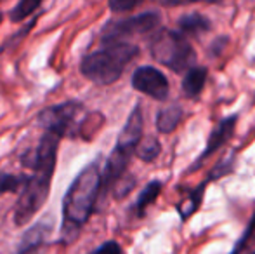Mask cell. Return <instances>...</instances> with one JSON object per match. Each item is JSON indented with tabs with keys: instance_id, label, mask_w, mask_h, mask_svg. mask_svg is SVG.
<instances>
[{
	"instance_id": "cell-1",
	"label": "cell",
	"mask_w": 255,
	"mask_h": 254,
	"mask_svg": "<svg viewBox=\"0 0 255 254\" xmlns=\"http://www.w3.org/2000/svg\"><path fill=\"white\" fill-rule=\"evenodd\" d=\"M61 139L63 138L57 132L45 131L38 143L33 160L30 162L31 174L24 181V187L21 188L19 199L14 207V223L17 227H24L30 223L31 218L47 202Z\"/></svg>"
},
{
	"instance_id": "cell-2",
	"label": "cell",
	"mask_w": 255,
	"mask_h": 254,
	"mask_svg": "<svg viewBox=\"0 0 255 254\" xmlns=\"http://www.w3.org/2000/svg\"><path fill=\"white\" fill-rule=\"evenodd\" d=\"M103 169L98 159L84 167L71 181L63 199V223H61V242L73 244L82 232V227L94 213L101 195Z\"/></svg>"
},
{
	"instance_id": "cell-3",
	"label": "cell",
	"mask_w": 255,
	"mask_h": 254,
	"mask_svg": "<svg viewBox=\"0 0 255 254\" xmlns=\"http://www.w3.org/2000/svg\"><path fill=\"white\" fill-rule=\"evenodd\" d=\"M137 56L139 47L132 42H103L101 49L84 56L80 71L92 84L111 85Z\"/></svg>"
},
{
	"instance_id": "cell-4",
	"label": "cell",
	"mask_w": 255,
	"mask_h": 254,
	"mask_svg": "<svg viewBox=\"0 0 255 254\" xmlns=\"http://www.w3.org/2000/svg\"><path fill=\"white\" fill-rule=\"evenodd\" d=\"M149 54L156 63L175 73H184L196 64V51L191 40L175 28L160 26L149 35Z\"/></svg>"
},
{
	"instance_id": "cell-5",
	"label": "cell",
	"mask_w": 255,
	"mask_h": 254,
	"mask_svg": "<svg viewBox=\"0 0 255 254\" xmlns=\"http://www.w3.org/2000/svg\"><path fill=\"white\" fill-rule=\"evenodd\" d=\"M161 26V14L158 10H146V12L128 16L124 19L108 21L101 30L103 42H130L134 37H149L154 30Z\"/></svg>"
},
{
	"instance_id": "cell-6",
	"label": "cell",
	"mask_w": 255,
	"mask_h": 254,
	"mask_svg": "<svg viewBox=\"0 0 255 254\" xmlns=\"http://www.w3.org/2000/svg\"><path fill=\"white\" fill-rule=\"evenodd\" d=\"M82 113H84V106L80 103L66 101L63 105L44 110L38 115V122L44 127V131H54L61 138H68L80 129Z\"/></svg>"
},
{
	"instance_id": "cell-7",
	"label": "cell",
	"mask_w": 255,
	"mask_h": 254,
	"mask_svg": "<svg viewBox=\"0 0 255 254\" xmlns=\"http://www.w3.org/2000/svg\"><path fill=\"white\" fill-rule=\"evenodd\" d=\"M235 162H236L235 155L224 157L217 166H214L210 171H208L207 178H205L198 187L186 193L184 199L177 204V213H179V216H181V221H188L189 218L200 209V206H202V202H203V195H205V192H207V187L212 183V181L221 180V178L231 174L233 169H235Z\"/></svg>"
},
{
	"instance_id": "cell-8",
	"label": "cell",
	"mask_w": 255,
	"mask_h": 254,
	"mask_svg": "<svg viewBox=\"0 0 255 254\" xmlns=\"http://www.w3.org/2000/svg\"><path fill=\"white\" fill-rule=\"evenodd\" d=\"M130 82L135 91L149 96L156 101H165L168 98V92H170V84H168L167 75H163V71H160L154 66H149V64L139 66L132 73Z\"/></svg>"
},
{
	"instance_id": "cell-9",
	"label": "cell",
	"mask_w": 255,
	"mask_h": 254,
	"mask_svg": "<svg viewBox=\"0 0 255 254\" xmlns=\"http://www.w3.org/2000/svg\"><path fill=\"white\" fill-rule=\"evenodd\" d=\"M236 124H238V115H229V117H226V119L219 120L217 126L212 129V132L208 134L207 145H205L203 152L200 153L195 159V162L186 169V173H195V171H198L205 160L210 159L215 152H219V150L235 136Z\"/></svg>"
},
{
	"instance_id": "cell-10",
	"label": "cell",
	"mask_w": 255,
	"mask_h": 254,
	"mask_svg": "<svg viewBox=\"0 0 255 254\" xmlns=\"http://www.w3.org/2000/svg\"><path fill=\"white\" fill-rule=\"evenodd\" d=\"M142 127H144V117H142L141 105H135L134 110L128 115L127 122H125L124 129L120 131L117 139V146L115 150L127 157H132L135 152V146L142 138Z\"/></svg>"
},
{
	"instance_id": "cell-11",
	"label": "cell",
	"mask_w": 255,
	"mask_h": 254,
	"mask_svg": "<svg viewBox=\"0 0 255 254\" xmlns=\"http://www.w3.org/2000/svg\"><path fill=\"white\" fill-rule=\"evenodd\" d=\"M212 28H214L212 19L208 16H205L203 12H200V10L186 12L177 19V30L181 31L184 37H188L189 40H191V38L203 37L205 33L212 31Z\"/></svg>"
},
{
	"instance_id": "cell-12",
	"label": "cell",
	"mask_w": 255,
	"mask_h": 254,
	"mask_svg": "<svg viewBox=\"0 0 255 254\" xmlns=\"http://www.w3.org/2000/svg\"><path fill=\"white\" fill-rule=\"evenodd\" d=\"M208 78V68L195 64L189 70L184 71V77H182V92H184L186 98L196 99L203 92L205 84H207Z\"/></svg>"
},
{
	"instance_id": "cell-13",
	"label": "cell",
	"mask_w": 255,
	"mask_h": 254,
	"mask_svg": "<svg viewBox=\"0 0 255 254\" xmlns=\"http://www.w3.org/2000/svg\"><path fill=\"white\" fill-rule=\"evenodd\" d=\"M51 232V228L45 227L44 223H38L35 227H31V230H28L24 234L21 246L17 249L16 254H44L45 249V235Z\"/></svg>"
},
{
	"instance_id": "cell-14",
	"label": "cell",
	"mask_w": 255,
	"mask_h": 254,
	"mask_svg": "<svg viewBox=\"0 0 255 254\" xmlns=\"http://www.w3.org/2000/svg\"><path fill=\"white\" fill-rule=\"evenodd\" d=\"M182 117H184V110L181 105H168L158 112L156 117V129L163 134H170L174 132L177 126L181 124Z\"/></svg>"
},
{
	"instance_id": "cell-15",
	"label": "cell",
	"mask_w": 255,
	"mask_h": 254,
	"mask_svg": "<svg viewBox=\"0 0 255 254\" xmlns=\"http://www.w3.org/2000/svg\"><path fill=\"white\" fill-rule=\"evenodd\" d=\"M161 188H163L161 181H151V183H148L142 188V192L139 193L137 200H135V206H134V211L139 218L144 216L146 209H148L149 206H153L154 200H156L158 195L161 193Z\"/></svg>"
},
{
	"instance_id": "cell-16",
	"label": "cell",
	"mask_w": 255,
	"mask_h": 254,
	"mask_svg": "<svg viewBox=\"0 0 255 254\" xmlns=\"http://www.w3.org/2000/svg\"><path fill=\"white\" fill-rule=\"evenodd\" d=\"M134 153L141 160H144V162H153V160L161 153V145L156 138H153V136L141 138V141H139L137 146H135Z\"/></svg>"
},
{
	"instance_id": "cell-17",
	"label": "cell",
	"mask_w": 255,
	"mask_h": 254,
	"mask_svg": "<svg viewBox=\"0 0 255 254\" xmlns=\"http://www.w3.org/2000/svg\"><path fill=\"white\" fill-rule=\"evenodd\" d=\"M42 2H44V0H19V2L12 7V10H10V14H9L10 21L19 23V21L30 17L31 14L42 5Z\"/></svg>"
},
{
	"instance_id": "cell-18",
	"label": "cell",
	"mask_w": 255,
	"mask_h": 254,
	"mask_svg": "<svg viewBox=\"0 0 255 254\" xmlns=\"http://www.w3.org/2000/svg\"><path fill=\"white\" fill-rule=\"evenodd\" d=\"M24 176H16L10 173H0V193H14L24 187Z\"/></svg>"
},
{
	"instance_id": "cell-19",
	"label": "cell",
	"mask_w": 255,
	"mask_h": 254,
	"mask_svg": "<svg viewBox=\"0 0 255 254\" xmlns=\"http://www.w3.org/2000/svg\"><path fill=\"white\" fill-rule=\"evenodd\" d=\"M254 235H255V213H254V216L250 218V221H249V225H247L245 232H243L242 237H240L238 241H236L235 248H233V251L229 253V254H242L247 249L249 242L254 239Z\"/></svg>"
},
{
	"instance_id": "cell-20",
	"label": "cell",
	"mask_w": 255,
	"mask_h": 254,
	"mask_svg": "<svg viewBox=\"0 0 255 254\" xmlns=\"http://www.w3.org/2000/svg\"><path fill=\"white\" fill-rule=\"evenodd\" d=\"M144 0H108V7L111 12H132L134 9H137L139 5H142Z\"/></svg>"
},
{
	"instance_id": "cell-21",
	"label": "cell",
	"mask_w": 255,
	"mask_h": 254,
	"mask_svg": "<svg viewBox=\"0 0 255 254\" xmlns=\"http://www.w3.org/2000/svg\"><path fill=\"white\" fill-rule=\"evenodd\" d=\"M134 185H135V178L128 176V174L125 173L124 176L111 187V192H113V195L117 197V199H122V197H125L132 188H134Z\"/></svg>"
},
{
	"instance_id": "cell-22",
	"label": "cell",
	"mask_w": 255,
	"mask_h": 254,
	"mask_svg": "<svg viewBox=\"0 0 255 254\" xmlns=\"http://www.w3.org/2000/svg\"><path fill=\"white\" fill-rule=\"evenodd\" d=\"M156 3H160L161 7H184L191 5V3H210V0H154Z\"/></svg>"
},
{
	"instance_id": "cell-23",
	"label": "cell",
	"mask_w": 255,
	"mask_h": 254,
	"mask_svg": "<svg viewBox=\"0 0 255 254\" xmlns=\"http://www.w3.org/2000/svg\"><path fill=\"white\" fill-rule=\"evenodd\" d=\"M92 254H122V248L118 242L115 241H106L104 244L99 246Z\"/></svg>"
},
{
	"instance_id": "cell-24",
	"label": "cell",
	"mask_w": 255,
	"mask_h": 254,
	"mask_svg": "<svg viewBox=\"0 0 255 254\" xmlns=\"http://www.w3.org/2000/svg\"><path fill=\"white\" fill-rule=\"evenodd\" d=\"M229 44V37H219V38H215L214 42H212V45H210V52H212V56H215V54H221L222 52V49L226 47V45Z\"/></svg>"
},
{
	"instance_id": "cell-25",
	"label": "cell",
	"mask_w": 255,
	"mask_h": 254,
	"mask_svg": "<svg viewBox=\"0 0 255 254\" xmlns=\"http://www.w3.org/2000/svg\"><path fill=\"white\" fill-rule=\"evenodd\" d=\"M0 21H2V14H0Z\"/></svg>"
},
{
	"instance_id": "cell-26",
	"label": "cell",
	"mask_w": 255,
	"mask_h": 254,
	"mask_svg": "<svg viewBox=\"0 0 255 254\" xmlns=\"http://www.w3.org/2000/svg\"><path fill=\"white\" fill-rule=\"evenodd\" d=\"M250 254H255V251H252V253H250Z\"/></svg>"
}]
</instances>
